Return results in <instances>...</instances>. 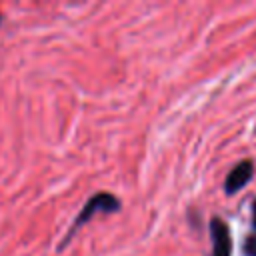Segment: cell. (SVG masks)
<instances>
[{"mask_svg":"<svg viewBox=\"0 0 256 256\" xmlns=\"http://www.w3.org/2000/svg\"><path fill=\"white\" fill-rule=\"evenodd\" d=\"M252 228H254V232H256V200L252 202Z\"/></svg>","mask_w":256,"mask_h":256,"instance_id":"cell-5","label":"cell"},{"mask_svg":"<svg viewBox=\"0 0 256 256\" xmlns=\"http://www.w3.org/2000/svg\"><path fill=\"white\" fill-rule=\"evenodd\" d=\"M210 238H212V256H232L230 228L222 218L210 220Z\"/></svg>","mask_w":256,"mask_h":256,"instance_id":"cell-2","label":"cell"},{"mask_svg":"<svg viewBox=\"0 0 256 256\" xmlns=\"http://www.w3.org/2000/svg\"><path fill=\"white\" fill-rule=\"evenodd\" d=\"M252 176H254V162H252V160H242V162H238V164L228 172V176H226V180H224V190H226V194H236V192H240V190L252 180Z\"/></svg>","mask_w":256,"mask_h":256,"instance_id":"cell-3","label":"cell"},{"mask_svg":"<svg viewBox=\"0 0 256 256\" xmlns=\"http://www.w3.org/2000/svg\"><path fill=\"white\" fill-rule=\"evenodd\" d=\"M242 250H244L246 256H256V232H252L250 236H246Z\"/></svg>","mask_w":256,"mask_h":256,"instance_id":"cell-4","label":"cell"},{"mask_svg":"<svg viewBox=\"0 0 256 256\" xmlns=\"http://www.w3.org/2000/svg\"><path fill=\"white\" fill-rule=\"evenodd\" d=\"M118 210H120V200H118L114 194H110V192H98V194H94V196L84 204V208L80 210V214L74 218L70 230L66 232L64 240H62V244H60V248H64V246L72 240L74 232L80 230L94 214H102V212H104V214H110V212H118Z\"/></svg>","mask_w":256,"mask_h":256,"instance_id":"cell-1","label":"cell"},{"mask_svg":"<svg viewBox=\"0 0 256 256\" xmlns=\"http://www.w3.org/2000/svg\"><path fill=\"white\" fill-rule=\"evenodd\" d=\"M0 22H2V16H0Z\"/></svg>","mask_w":256,"mask_h":256,"instance_id":"cell-6","label":"cell"}]
</instances>
